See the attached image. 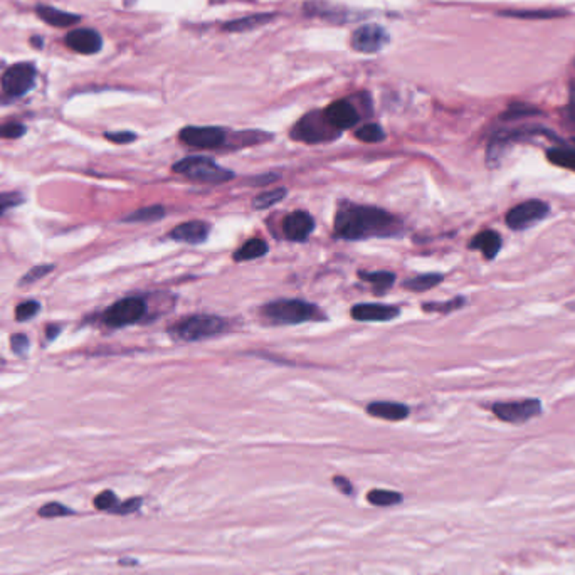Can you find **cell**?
Segmentation results:
<instances>
[{"label":"cell","mask_w":575,"mask_h":575,"mask_svg":"<svg viewBox=\"0 0 575 575\" xmlns=\"http://www.w3.org/2000/svg\"><path fill=\"white\" fill-rule=\"evenodd\" d=\"M400 229V220L379 207L341 202L335 214V234L341 239L391 237L399 234Z\"/></svg>","instance_id":"cell-1"},{"label":"cell","mask_w":575,"mask_h":575,"mask_svg":"<svg viewBox=\"0 0 575 575\" xmlns=\"http://www.w3.org/2000/svg\"><path fill=\"white\" fill-rule=\"evenodd\" d=\"M263 317L276 325H296V323L322 320V311L303 300L271 301L263 308Z\"/></svg>","instance_id":"cell-2"},{"label":"cell","mask_w":575,"mask_h":575,"mask_svg":"<svg viewBox=\"0 0 575 575\" xmlns=\"http://www.w3.org/2000/svg\"><path fill=\"white\" fill-rule=\"evenodd\" d=\"M226 328V322L214 315H194L170 328L172 339L182 341H198L219 335Z\"/></svg>","instance_id":"cell-3"},{"label":"cell","mask_w":575,"mask_h":575,"mask_svg":"<svg viewBox=\"0 0 575 575\" xmlns=\"http://www.w3.org/2000/svg\"><path fill=\"white\" fill-rule=\"evenodd\" d=\"M174 172L196 182H206V184H224L234 177L231 170L219 167L214 160L207 157H187L180 160L174 165Z\"/></svg>","instance_id":"cell-4"},{"label":"cell","mask_w":575,"mask_h":575,"mask_svg":"<svg viewBox=\"0 0 575 575\" xmlns=\"http://www.w3.org/2000/svg\"><path fill=\"white\" fill-rule=\"evenodd\" d=\"M339 135L340 132L331 127L323 111H311L305 115L291 129V137L305 144H323L335 140Z\"/></svg>","instance_id":"cell-5"},{"label":"cell","mask_w":575,"mask_h":575,"mask_svg":"<svg viewBox=\"0 0 575 575\" xmlns=\"http://www.w3.org/2000/svg\"><path fill=\"white\" fill-rule=\"evenodd\" d=\"M36 77L37 69L32 63H17L2 75V93L12 99L25 96L36 86Z\"/></svg>","instance_id":"cell-6"},{"label":"cell","mask_w":575,"mask_h":575,"mask_svg":"<svg viewBox=\"0 0 575 575\" xmlns=\"http://www.w3.org/2000/svg\"><path fill=\"white\" fill-rule=\"evenodd\" d=\"M146 315V303L141 298H125L116 301L103 315V322L111 328H121L140 322Z\"/></svg>","instance_id":"cell-7"},{"label":"cell","mask_w":575,"mask_h":575,"mask_svg":"<svg viewBox=\"0 0 575 575\" xmlns=\"http://www.w3.org/2000/svg\"><path fill=\"white\" fill-rule=\"evenodd\" d=\"M548 212H550V207H548L547 202L535 201V198L533 201H525L522 204L514 206L512 210H508L507 224L513 231H523V229H529L547 217Z\"/></svg>","instance_id":"cell-8"},{"label":"cell","mask_w":575,"mask_h":575,"mask_svg":"<svg viewBox=\"0 0 575 575\" xmlns=\"http://www.w3.org/2000/svg\"><path fill=\"white\" fill-rule=\"evenodd\" d=\"M542 412V402L537 399L498 402L493 405V414L503 422L522 424Z\"/></svg>","instance_id":"cell-9"},{"label":"cell","mask_w":575,"mask_h":575,"mask_svg":"<svg viewBox=\"0 0 575 575\" xmlns=\"http://www.w3.org/2000/svg\"><path fill=\"white\" fill-rule=\"evenodd\" d=\"M179 138L192 149L212 150L226 144V132L219 127H187L180 132Z\"/></svg>","instance_id":"cell-10"},{"label":"cell","mask_w":575,"mask_h":575,"mask_svg":"<svg viewBox=\"0 0 575 575\" xmlns=\"http://www.w3.org/2000/svg\"><path fill=\"white\" fill-rule=\"evenodd\" d=\"M388 41H391L388 32L377 24L362 25L352 34V47L363 54L379 53L388 44Z\"/></svg>","instance_id":"cell-11"},{"label":"cell","mask_w":575,"mask_h":575,"mask_svg":"<svg viewBox=\"0 0 575 575\" xmlns=\"http://www.w3.org/2000/svg\"><path fill=\"white\" fill-rule=\"evenodd\" d=\"M323 113H325L327 120L330 121L331 127L339 129V132L355 127L357 121L360 120L357 108L347 101V99H340V101L331 103L327 110H323Z\"/></svg>","instance_id":"cell-12"},{"label":"cell","mask_w":575,"mask_h":575,"mask_svg":"<svg viewBox=\"0 0 575 575\" xmlns=\"http://www.w3.org/2000/svg\"><path fill=\"white\" fill-rule=\"evenodd\" d=\"M66 46L80 54H96L101 51L103 39L93 29H75L66 36Z\"/></svg>","instance_id":"cell-13"},{"label":"cell","mask_w":575,"mask_h":575,"mask_svg":"<svg viewBox=\"0 0 575 575\" xmlns=\"http://www.w3.org/2000/svg\"><path fill=\"white\" fill-rule=\"evenodd\" d=\"M313 229H315V219L305 210L291 212V214H289L283 222L284 236H286L289 241H295V242L305 241L306 237L311 234Z\"/></svg>","instance_id":"cell-14"},{"label":"cell","mask_w":575,"mask_h":575,"mask_svg":"<svg viewBox=\"0 0 575 575\" xmlns=\"http://www.w3.org/2000/svg\"><path fill=\"white\" fill-rule=\"evenodd\" d=\"M210 226L204 220H189L172 229L170 237L174 241L187 242V244H201L209 236Z\"/></svg>","instance_id":"cell-15"},{"label":"cell","mask_w":575,"mask_h":575,"mask_svg":"<svg viewBox=\"0 0 575 575\" xmlns=\"http://www.w3.org/2000/svg\"><path fill=\"white\" fill-rule=\"evenodd\" d=\"M399 313V308L387 305H355L352 308V318L358 322H388Z\"/></svg>","instance_id":"cell-16"},{"label":"cell","mask_w":575,"mask_h":575,"mask_svg":"<svg viewBox=\"0 0 575 575\" xmlns=\"http://www.w3.org/2000/svg\"><path fill=\"white\" fill-rule=\"evenodd\" d=\"M367 412L386 421H404L409 416V407L397 402H374L367 405Z\"/></svg>","instance_id":"cell-17"},{"label":"cell","mask_w":575,"mask_h":575,"mask_svg":"<svg viewBox=\"0 0 575 575\" xmlns=\"http://www.w3.org/2000/svg\"><path fill=\"white\" fill-rule=\"evenodd\" d=\"M36 11L37 15L41 17L46 24L53 25V27H69V25H75L81 20L80 15L71 14V12L59 11V8L49 6H39Z\"/></svg>","instance_id":"cell-18"},{"label":"cell","mask_w":575,"mask_h":575,"mask_svg":"<svg viewBox=\"0 0 575 575\" xmlns=\"http://www.w3.org/2000/svg\"><path fill=\"white\" fill-rule=\"evenodd\" d=\"M469 248L481 251L486 259H493L500 253L501 236L495 231H483L476 237H473V241L469 242Z\"/></svg>","instance_id":"cell-19"},{"label":"cell","mask_w":575,"mask_h":575,"mask_svg":"<svg viewBox=\"0 0 575 575\" xmlns=\"http://www.w3.org/2000/svg\"><path fill=\"white\" fill-rule=\"evenodd\" d=\"M267 253V244L263 239H251L241 246L234 253V261H251V259L263 258Z\"/></svg>","instance_id":"cell-20"},{"label":"cell","mask_w":575,"mask_h":575,"mask_svg":"<svg viewBox=\"0 0 575 575\" xmlns=\"http://www.w3.org/2000/svg\"><path fill=\"white\" fill-rule=\"evenodd\" d=\"M547 158L553 165L575 172V149L555 146V149H550L547 151Z\"/></svg>","instance_id":"cell-21"},{"label":"cell","mask_w":575,"mask_h":575,"mask_svg":"<svg viewBox=\"0 0 575 575\" xmlns=\"http://www.w3.org/2000/svg\"><path fill=\"white\" fill-rule=\"evenodd\" d=\"M163 215H165V209L162 206H150L132 212L123 220L125 222H151V220L162 219Z\"/></svg>","instance_id":"cell-22"},{"label":"cell","mask_w":575,"mask_h":575,"mask_svg":"<svg viewBox=\"0 0 575 575\" xmlns=\"http://www.w3.org/2000/svg\"><path fill=\"white\" fill-rule=\"evenodd\" d=\"M443 274H438V272H431V274H421L416 276V278L404 281V288L410 289V291H427V289L434 288L436 284H439L443 281Z\"/></svg>","instance_id":"cell-23"},{"label":"cell","mask_w":575,"mask_h":575,"mask_svg":"<svg viewBox=\"0 0 575 575\" xmlns=\"http://www.w3.org/2000/svg\"><path fill=\"white\" fill-rule=\"evenodd\" d=\"M288 190L286 189H276L271 190V192L259 194V196L254 197L253 207L254 209H270V207L279 204L284 197H286Z\"/></svg>","instance_id":"cell-24"},{"label":"cell","mask_w":575,"mask_h":575,"mask_svg":"<svg viewBox=\"0 0 575 575\" xmlns=\"http://www.w3.org/2000/svg\"><path fill=\"white\" fill-rule=\"evenodd\" d=\"M271 19H272V14L251 15V17H244V19L234 20V23H229L224 29H226V30H236V32H239V30H248V29L259 27V25L266 24L267 20H271Z\"/></svg>","instance_id":"cell-25"},{"label":"cell","mask_w":575,"mask_h":575,"mask_svg":"<svg viewBox=\"0 0 575 575\" xmlns=\"http://www.w3.org/2000/svg\"><path fill=\"white\" fill-rule=\"evenodd\" d=\"M360 278L363 281H369V283L374 284L375 288L387 289V288H391L393 284V281H396V274L388 271H375V272L360 271Z\"/></svg>","instance_id":"cell-26"},{"label":"cell","mask_w":575,"mask_h":575,"mask_svg":"<svg viewBox=\"0 0 575 575\" xmlns=\"http://www.w3.org/2000/svg\"><path fill=\"white\" fill-rule=\"evenodd\" d=\"M355 137L360 141H365V144H379V141L386 140V132L379 125L369 123L365 127L358 128L355 132Z\"/></svg>","instance_id":"cell-27"},{"label":"cell","mask_w":575,"mask_h":575,"mask_svg":"<svg viewBox=\"0 0 575 575\" xmlns=\"http://www.w3.org/2000/svg\"><path fill=\"white\" fill-rule=\"evenodd\" d=\"M367 500L370 503L377 505V507H391V505L399 503L402 500L399 493L396 491H387V490H374L367 495Z\"/></svg>","instance_id":"cell-28"},{"label":"cell","mask_w":575,"mask_h":575,"mask_svg":"<svg viewBox=\"0 0 575 575\" xmlns=\"http://www.w3.org/2000/svg\"><path fill=\"white\" fill-rule=\"evenodd\" d=\"M503 15L514 17V19H531V20H542V19H553V17H560L562 12L559 11H507Z\"/></svg>","instance_id":"cell-29"},{"label":"cell","mask_w":575,"mask_h":575,"mask_svg":"<svg viewBox=\"0 0 575 575\" xmlns=\"http://www.w3.org/2000/svg\"><path fill=\"white\" fill-rule=\"evenodd\" d=\"M465 298H454V300L444 301V303H429V305H424V311H438V313H449V311H454L457 308H461L465 305Z\"/></svg>","instance_id":"cell-30"},{"label":"cell","mask_w":575,"mask_h":575,"mask_svg":"<svg viewBox=\"0 0 575 575\" xmlns=\"http://www.w3.org/2000/svg\"><path fill=\"white\" fill-rule=\"evenodd\" d=\"M41 310V305L37 301H24L15 308V320L17 322H27V320L34 318L37 311Z\"/></svg>","instance_id":"cell-31"},{"label":"cell","mask_w":575,"mask_h":575,"mask_svg":"<svg viewBox=\"0 0 575 575\" xmlns=\"http://www.w3.org/2000/svg\"><path fill=\"white\" fill-rule=\"evenodd\" d=\"M94 507L98 510H103V512H116L118 508V500H116L113 491H103L99 493L94 500Z\"/></svg>","instance_id":"cell-32"},{"label":"cell","mask_w":575,"mask_h":575,"mask_svg":"<svg viewBox=\"0 0 575 575\" xmlns=\"http://www.w3.org/2000/svg\"><path fill=\"white\" fill-rule=\"evenodd\" d=\"M20 204H24V197L19 192H4L0 194V215L6 214L7 210L15 209Z\"/></svg>","instance_id":"cell-33"},{"label":"cell","mask_w":575,"mask_h":575,"mask_svg":"<svg viewBox=\"0 0 575 575\" xmlns=\"http://www.w3.org/2000/svg\"><path fill=\"white\" fill-rule=\"evenodd\" d=\"M54 270L53 265H41V266H36L32 267L29 272H25V276L23 279H20V284H32L36 283L37 279L44 278L46 274H49L51 271Z\"/></svg>","instance_id":"cell-34"},{"label":"cell","mask_w":575,"mask_h":575,"mask_svg":"<svg viewBox=\"0 0 575 575\" xmlns=\"http://www.w3.org/2000/svg\"><path fill=\"white\" fill-rule=\"evenodd\" d=\"M25 135V127L20 123L0 125V138H20Z\"/></svg>","instance_id":"cell-35"},{"label":"cell","mask_w":575,"mask_h":575,"mask_svg":"<svg viewBox=\"0 0 575 575\" xmlns=\"http://www.w3.org/2000/svg\"><path fill=\"white\" fill-rule=\"evenodd\" d=\"M537 113H538V110H535V108H530L526 105H513L507 111V115H505L503 118L514 120V118H520V116H529V115H537Z\"/></svg>","instance_id":"cell-36"},{"label":"cell","mask_w":575,"mask_h":575,"mask_svg":"<svg viewBox=\"0 0 575 575\" xmlns=\"http://www.w3.org/2000/svg\"><path fill=\"white\" fill-rule=\"evenodd\" d=\"M71 513L66 507H63V505L59 503H49L46 505V507H42L39 510V514L41 517H46V518H53V517H63V514H68Z\"/></svg>","instance_id":"cell-37"},{"label":"cell","mask_w":575,"mask_h":575,"mask_svg":"<svg viewBox=\"0 0 575 575\" xmlns=\"http://www.w3.org/2000/svg\"><path fill=\"white\" fill-rule=\"evenodd\" d=\"M11 348L14 350L17 355H24V353L29 350V339L25 335H23V333L12 335Z\"/></svg>","instance_id":"cell-38"},{"label":"cell","mask_w":575,"mask_h":575,"mask_svg":"<svg viewBox=\"0 0 575 575\" xmlns=\"http://www.w3.org/2000/svg\"><path fill=\"white\" fill-rule=\"evenodd\" d=\"M105 138L106 140L113 141V144H120V145H125V144H132V141L137 140V135L132 132H115V133H105Z\"/></svg>","instance_id":"cell-39"},{"label":"cell","mask_w":575,"mask_h":575,"mask_svg":"<svg viewBox=\"0 0 575 575\" xmlns=\"http://www.w3.org/2000/svg\"><path fill=\"white\" fill-rule=\"evenodd\" d=\"M141 501L140 500H129L127 503L123 505H118V508H116V513H132L135 512V510L140 507Z\"/></svg>","instance_id":"cell-40"},{"label":"cell","mask_w":575,"mask_h":575,"mask_svg":"<svg viewBox=\"0 0 575 575\" xmlns=\"http://www.w3.org/2000/svg\"><path fill=\"white\" fill-rule=\"evenodd\" d=\"M333 481H335V484H336V486L340 488L341 491H343V493H347V495H350V493H352V484L348 483V479L336 476L335 479H333Z\"/></svg>","instance_id":"cell-41"},{"label":"cell","mask_w":575,"mask_h":575,"mask_svg":"<svg viewBox=\"0 0 575 575\" xmlns=\"http://www.w3.org/2000/svg\"><path fill=\"white\" fill-rule=\"evenodd\" d=\"M59 331H61V328L59 327H47V340H54L56 336L59 335Z\"/></svg>","instance_id":"cell-42"},{"label":"cell","mask_w":575,"mask_h":575,"mask_svg":"<svg viewBox=\"0 0 575 575\" xmlns=\"http://www.w3.org/2000/svg\"><path fill=\"white\" fill-rule=\"evenodd\" d=\"M0 363H2V360H0Z\"/></svg>","instance_id":"cell-43"}]
</instances>
